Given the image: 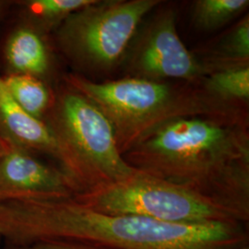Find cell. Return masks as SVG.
I'll return each instance as SVG.
<instances>
[{
    "label": "cell",
    "instance_id": "cell-4",
    "mask_svg": "<svg viewBox=\"0 0 249 249\" xmlns=\"http://www.w3.org/2000/svg\"><path fill=\"white\" fill-rule=\"evenodd\" d=\"M46 117L58 147L59 168L78 194L120 181L136 171L123 159L109 120L71 86L66 84L53 96Z\"/></svg>",
    "mask_w": 249,
    "mask_h": 249
},
{
    "label": "cell",
    "instance_id": "cell-11",
    "mask_svg": "<svg viewBox=\"0 0 249 249\" xmlns=\"http://www.w3.org/2000/svg\"><path fill=\"white\" fill-rule=\"evenodd\" d=\"M196 56L203 65L206 75L225 69L249 67V14Z\"/></svg>",
    "mask_w": 249,
    "mask_h": 249
},
{
    "label": "cell",
    "instance_id": "cell-5",
    "mask_svg": "<svg viewBox=\"0 0 249 249\" xmlns=\"http://www.w3.org/2000/svg\"><path fill=\"white\" fill-rule=\"evenodd\" d=\"M75 201L112 215H135L163 223L249 224L231 209L187 188L136 170L115 183L77 194Z\"/></svg>",
    "mask_w": 249,
    "mask_h": 249
},
{
    "label": "cell",
    "instance_id": "cell-14",
    "mask_svg": "<svg viewBox=\"0 0 249 249\" xmlns=\"http://www.w3.org/2000/svg\"><path fill=\"white\" fill-rule=\"evenodd\" d=\"M210 95L223 103L240 107L249 99V67L225 69L207 74L199 82Z\"/></svg>",
    "mask_w": 249,
    "mask_h": 249
},
{
    "label": "cell",
    "instance_id": "cell-1",
    "mask_svg": "<svg viewBox=\"0 0 249 249\" xmlns=\"http://www.w3.org/2000/svg\"><path fill=\"white\" fill-rule=\"evenodd\" d=\"M132 167L223 205L249 222L246 114L179 117L122 155Z\"/></svg>",
    "mask_w": 249,
    "mask_h": 249
},
{
    "label": "cell",
    "instance_id": "cell-12",
    "mask_svg": "<svg viewBox=\"0 0 249 249\" xmlns=\"http://www.w3.org/2000/svg\"><path fill=\"white\" fill-rule=\"evenodd\" d=\"M11 97L27 114L45 121L53 96L41 79L29 75L9 74L3 78Z\"/></svg>",
    "mask_w": 249,
    "mask_h": 249
},
{
    "label": "cell",
    "instance_id": "cell-2",
    "mask_svg": "<svg viewBox=\"0 0 249 249\" xmlns=\"http://www.w3.org/2000/svg\"><path fill=\"white\" fill-rule=\"evenodd\" d=\"M0 234L11 248L70 241L108 249H225L249 242V225H184L91 210L73 198L0 202Z\"/></svg>",
    "mask_w": 249,
    "mask_h": 249
},
{
    "label": "cell",
    "instance_id": "cell-16",
    "mask_svg": "<svg viewBox=\"0 0 249 249\" xmlns=\"http://www.w3.org/2000/svg\"><path fill=\"white\" fill-rule=\"evenodd\" d=\"M11 249H108L89 244L70 241H45L38 242L25 247L11 248Z\"/></svg>",
    "mask_w": 249,
    "mask_h": 249
},
{
    "label": "cell",
    "instance_id": "cell-19",
    "mask_svg": "<svg viewBox=\"0 0 249 249\" xmlns=\"http://www.w3.org/2000/svg\"><path fill=\"white\" fill-rule=\"evenodd\" d=\"M225 249H249V242H245L239 245H235L232 247H229Z\"/></svg>",
    "mask_w": 249,
    "mask_h": 249
},
{
    "label": "cell",
    "instance_id": "cell-7",
    "mask_svg": "<svg viewBox=\"0 0 249 249\" xmlns=\"http://www.w3.org/2000/svg\"><path fill=\"white\" fill-rule=\"evenodd\" d=\"M127 77L199 83L206 76L203 65L189 51L177 31V13L161 9L140 28L124 59Z\"/></svg>",
    "mask_w": 249,
    "mask_h": 249
},
{
    "label": "cell",
    "instance_id": "cell-15",
    "mask_svg": "<svg viewBox=\"0 0 249 249\" xmlns=\"http://www.w3.org/2000/svg\"><path fill=\"white\" fill-rule=\"evenodd\" d=\"M249 6V0H197L192 6V18L199 29L214 31L231 22Z\"/></svg>",
    "mask_w": 249,
    "mask_h": 249
},
{
    "label": "cell",
    "instance_id": "cell-9",
    "mask_svg": "<svg viewBox=\"0 0 249 249\" xmlns=\"http://www.w3.org/2000/svg\"><path fill=\"white\" fill-rule=\"evenodd\" d=\"M0 135L10 144L27 151H37L59 160L53 133L45 121L30 116L11 97L0 76Z\"/></svg>",
    "mask_w": 249,
    "mask_h": 249
},
{
    "label": "cell",
    "instance_id": "cell-10",
    "mask_svg": "<svg viewBox=\"0 0 249 249\" xmlns=\"http://www.w3.org/2000/svg\"><path fill=\"white\" fill-rule=\"evenodd\" d=\"M9 74L29 75L38 79L50 71L51 57L44 35L29 24L17 27L4 48Z\"/></svg>",
    "mask_w": 249,
    "mask_h": 249
},
{
    "label": "cell",
    "instance_id": "cell-6",
    "mask_svg": "<svg viewBox=\"0 0 249 249\" xmlns=\"http://www.w3.org/2000/svg\"><path fill=\"white\" fill-rule=\"evenodd\" d=\"M160 0H95L74 12L56 29L66 55L84 71H112L124 61L143 19Z\"/></svg>",
    "mask_w": 249,
    "mask_h": 249
},
{
    "label": "cell",
    "instance_id": "cell-18",
    "mask_svg": "<svg viewBox=\"0 0 249 249\" xmlns=\"http://www.w3.org/2000/svg\"><path fill=\"white\" fill-rule=\"evenodd\" d=\"M10 4V2H7V1H0V20L4 17L7 9H8V6Z\"/></svg>",
    "mask_w": 249,
    "mask_h": 249
},
{
    "label": "cell",
    "instance_id": "cell-13",
    "mask_svg": "<svg viewBox=\"0 0 249 249\" xmlns=\"http://www.w3.org/2000/svg\"><path fill=\"white\" fill-rule=\"evenodd\" d=\"M95 0H27L19 1L27 24L41 34L57 29L74 12Z\"/></svg>",
    "mask_w": 249,
    "mask_h": 249
},
{
    "label": "cell",
    "instance_id": "cell-20",
    "mask_svg": "<svg viewBox=\"0 0 249 249\" xmlns=\"http://www.w3.org/2000/svg\"><path fill=\"white\" fill-rule=\"evenodd\" d=\"M2 241V236H1V234H0V242Z\"/></svg>",
    "mask_w": 249,
    "mask_h": 249
},
{
    "label": "cell",
    "instance_id": "cell-3",
    "mask_svg": "<svg viewBox=\"0 0 249 249\" xmlns=\"http://www.w3.org/2000/svg\"><path fill=\"white\" fill-rule=\"evenodd\" d=\"M65 80L109 120L121 155L173 119L243 113L240 107L210 95L199 83L179 84L130 77L98 82L74 74Z\"/></svg>",
    "mask_w": 249,
    "mask_h": 249
},
{
    "label": "cell",
    "instance_id": "cell-8",
    "mask_svg": "<svg viewBox=\"0 0 249 249\" xmlns=\"http://www.w3.org/2000/svg\"><path fill=\"white\" fill-rule=\"evenodd\" d=\"M79 193L62 170L9 144L0 158V202L72 198Z\"/></svg>",
    "mask_w": 249,
    "mask_h": 249
},
{
    "label": "cell",
    "instance_id": "cell-17",
    "mask_svg": "<svg viewBox=\"0 0 249 249\" xmlns=\"http://www.w3.org/2000/svg\"><path fill=\"white\" fill-rule=\"evenodd\" d=\"M9 146V143L7 142L0 135V158L6 153V151H8Z\"/></svg>",
    "mask_w": 249,
    "mask_h": 249
}]
</instances>
